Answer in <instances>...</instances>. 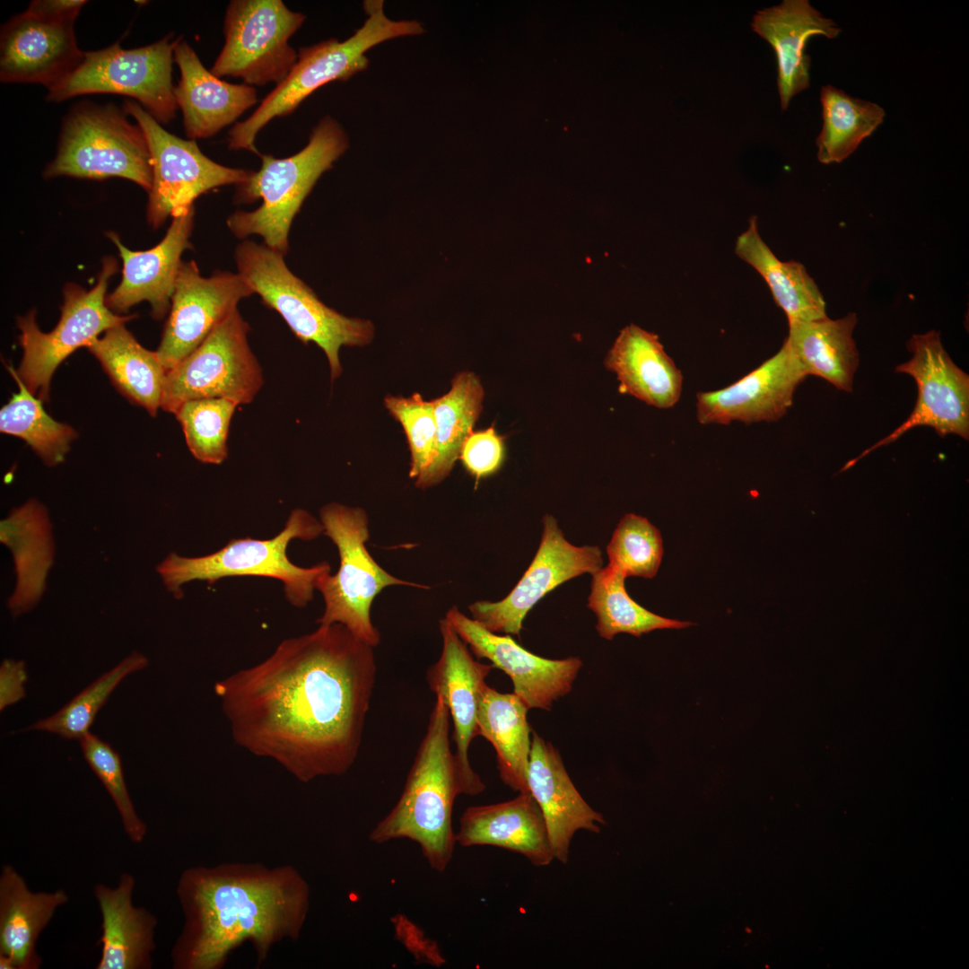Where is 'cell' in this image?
Returning a JSON list of instances; mask_svg holds the SVG:
<instances>
[{"mask_svg":"<svg viewBox=\"0 0 969 969\" xmlns=\"http://www.w3.org/2000/svg\"><path fill=\"white\" fill-rule=\"evenodd\" d=\"M808 374L784 341L781 349L731 385L696 395L702 424L775 422L792 406L798 386Z\"/></svg>","mask_w":969,"mask_h":969,"instance_id":"ffe728a7","label":"cell"},{"mask_svg":"<svg viewBox=\"0 0 969 969\" xmlns=\"http://www.w3.org/2000/svg\"><path fill=\"white\" fill-rule=\"evenodd\" d=\"M28 680L26 665L22 660L4 659L0 667V710L11 706L26 695Z\"/></svg>","mask_w":969,"mask_h":969,"instance_id":"f6af8a7d","label":"cell"},{"mask_svg":"<svg viewBox=\"0 0 969 969\" xmlns=\"http://www.w3.org/2000/svg\"><path fill=\"white\" fill-rule=\"evenodd\" d=\"M456 841L461 846H494L523 855L537 867L554 859L542 812L529 791L512 799L465 809Z\"/></svg>","mask_w":969,"mask_h":969,"instance_id":"484cf974","label":"cell"},{"mask_svg":"<svg viewBox=\"0 0 969 969\" xmlns=\"http://www.w3.org/2000/svg\"><path fill=\"white\" fill-rule=\"evenodd\" d=\"M249 326L236 310L217 325L190 354L167 371L162 406L175 413L185 402L225 398L253 401L264 379L248 342Z\"/></svg>","mask_w":969,"mask_h":969,"instance_id":"4fadbf2b","label":"cell"},{"mask_svg":"<svg viewBox=\"0 0 969 969\" xmlns=\"http://www.w3.org/2000/svg\"><path fill=\"white\" fill-rule=\"evenodd\" d=\"M179 38L167 34L158 41L132 49L119 42L84 52L80 65L48 87V100L91 93H117L134 98L159 123L168 124L178 109L172 83V61Z\"/></svg>","mask_w":969,"mask_h":969,"instance_id":"8fae6325","label":"cell"},{"mask_svg":"<svg viewBox=\"0 0 969 969\" xmlns=\"http://www.w3.org/2000/svg\"><path fill=\"white\" fill-rule=\"evenodd\" d=\"M602 564L598 546L571 544L556 519L546 515L537 554L516 586L500 601L472 603L469 612L473 619L493 633L519 636L527 614L546 594L572 578L592 575Z\"/></svg>","mask_w":969,"mask_h":969,"instance_id":"2e32d148","label":"cell"},{"mask_svg":"<svg viewBox=\"0 0 969 969\" xmlns=\"http://www.w3.org/2000/svg\"><path fill=\"white\" fill-rule=\"evenodd\" d=\"M124 112L131 115L146 137L153 167L148 192L147 220L158 228L193 209L201 195L219 187L240 185L252 170L219 164L205 155L195 140L166 131L137 101L127 100Z\"/></svg>","mask_w":969,"mask_h":969,"instance_id":"5bb4252c","label":"cell"},{"mask_svg":"<svg viewBox=\"0 0 969 969\" xmlns=\"http://www.w3.org/2000/svg\"><path fill=\"white\" fill-rule=\"evenodd\" d=\"M528 710L514 693H500L487 684L477 709L478 736L494 748L502 782L518 792L529 791L528 769L532 729L527 719Z\"/></svg>","mask_w":969,"mask_h":969,"instance_id":"4dcf8cb0","label":"cell"},{"mask_svg":"<svg viewBox=\"0 0 969 969\" xmlns=\"http://www.w3.org/2000/svg\"><path fill=\"white\" fill-rule=\"evenodd\" d=\"M117 270V260L106 257L97 283L91 290L66 284L60 319L48 333L39 328L34 310L17 318L23 355L16 373L29 391L42 402L48 401L52 376L65 358L76 349L87 347L102 332L136 317L116 314L106 304L109 282Z\"/></svg>","mask_w":969,"mask_h":969,"instance_id":"30bf717a","label":"cell"},{"mask_svg":"<svg viewBox=\"0 0 969 969\" xmlns=\"http://www.w3.org/2000/svg\"><path fill=\"white\" fill-rule=\"evenodd\" d=\"M384 404L406 433L411 455L408 475L415 481L426 472L435 452L436 423L432 400L414 393L409 397L387 396Z\"/></svg>","mask_w":969,"mask_h":969,"instance_id":"7bdbcfd3","label":"cell"},{"mask_svg":"<svg viewBox=\"0 0 969 969\" xmlns=\"http://www.w3.org/2000/svg\"><path fill=\"white\" fill-rule=\"evenodd\" d=\"M74 21H56L27 11L10 19L1 30L0 78L4 83H36L47 88L73 72L82 62Z\"/></svg>","mask_w":969,"mask_h":969,"instance_id":"44dd1931","label":"cell"},{"mask_svg":"<svg viewBox=\"0 0 969 969\" xmlns=\"http://www.w3.org/2000/svg\"><path fill=\"white\" fill-rule=\"evenodd\" d=\"M619 389L657 408H670L679 400L683 376L667 354L656 334L630 324L624 327L606 359Z\"/></svg>","mask_w":969,"mask_h":969,"instance_id":"f1b7e54d","label":"cell"},{"mask_svg":"<svg viewBox=\"0 0 969 969\" xmlns=\"http://www.w3.org/2000/svg\"><path fill=\"white\" fill-rule=\"evenodd\" d=\"M625 576L609 566L592 574L588 607L597 617L596 630L600 637L612 640L618 633L641 637L658 629H682L690 622L656 615L636 603L628 595Z\"/></svg>","mask_w":969,"mask_h":969,"instance_id":"8d00e7d4","label":"cell"},{"mask_svg":"<svg viewBox=\"0 0 969 969\" xmlns=\"http://www.w3.org/2000/svg\"><path fill=\"white\" fill-rule=\"evenodd\" d=\"M194 214L193 208L173 217L164 238L144 251H132L122 244L117 233H107L118 248L123 264L120 284L106 297V304L112 311L123 313L145 301L150 303L154 319H161L166 315L171 305L181 255L192 248L189 238Z\"/></svg>","mask_w":969,"mask_h":969,"instance_id":"7402d4cb","label":"cell"},{"mask_svg":"<svg viewBox=\"0 0 969 969\" xmlns=\"http://www.w3.org/2000/svg\"><path fill=\"white\" fill-rule=\"evenodd\" d=\"M85 3L83 0H35L26 11L49 20L75 21Z\"/></svg>","mask_w":969,"mask_h":969,"instance_id":"bcb514c9","label":"cell"},{"mask_svg":"<svg viewBox=\"0 0 969 969\" xmlns=\"http://www.w3.org/2000/svg\"><path fill=\"white\" fill-rule=\"evenodd\" d=\"M133 875L124 872L118 886L98 883L93 894L101 913V955L97 969H150L155 949L157 920L144 907L133 904Z\"/></svg>","mask_w":969,"mask_h":969,"instance_id":"4316f807","label":"cell"},{"mask_svg":"<svg viewBox=\"0 0 969 969\" xmlns=\"http://www.w3.org/2000/svg\"><path fill=\"white\" fill-rule=\"evenodd\" d=\"M751 25L775 52L778 92L785 110L796 94L809 87L810 57L805 51L808 39L816 35L834 39L842 30L808 0H784L760 10Z\"/></svg>","mask_w":969,"mask_h":969,"instance_id":"d4e9b609","label":"cell"},{"mask_svg":"<svg viewBox=\"0 0 969 969\" xmlns=\"http://www.w3.org/2000/svg\"><path fill=\"white\" fill-rule=\"evenodd\" d=\"M252 293L238 273L216 271L204 277L195 261H182L170 315L156 351L165 371L190 354L217 325L238 310L240 300Z\"/></svg>","mask_w":969,"mask_h":969,"instance_id":"e0dca14e","label":"cell"},{"mask_svg":"<svg viewBox=\"0 0 969 969\" xmlns=\"http://www.w3.org/2000/svg\"><path fill=\"white\" fill-rule=\"evenodd\" d=\"M907 348L912 358L895 371L909 374L917 384L918 397L912 412L900 426L849 460L837 474L917 426H930L942 438L956 434L969 439V376L952 361L941 344L939 332L913 335Z\"/></svg>","mask_w":969,"mask_h":969,"instance_id":"9a60e30c","label":"cell"},{"mask_svg":"<svg viewBox=\"0 0 969 969\" xmlns=\"http://www.w3.org/2000/svg\"><path fill=\"white\" fill-rule=\"evenodd\" d=\"M239 405L225 398H202L185 402L174 413L187 445L196 459L219 465L228 457V435Z\"/></svg>","mask_w":969,"mask_h":969,"instance_id":"ab89813d","label":"cell"},{"mask_svg":"<svg viewBox=\"0 0 969 969\" xmlns=\"http://www.w3.org/2000/svg\"><path fill=\"white\" fill-rule=\"evenodd\" d=\"M324 533L319 519L304 509L291 511L284 528L268 539L232 538L221 549L197 557L170 553L156 567L167 590L179 598L182 586L194 581L213 584L230 577H266L283 583L284 597L296 607L313 598L319 579L331 572L327 562L301 567L287 556L294 539L313 540Z\"/></svg>","mask_w":969,"mask_h":969,"instance_id":"8992f818","label":"cell"},{"mask_svg":"<svg viewBox=\"0 0 969 969\" xmlns=\"http://www.w3.org/2000/svg\"><path fill=\"white\" fill-rule=\"evenodd\" d=\"M0 968L1 969H15L12 960L8 956H6L4 955H2V954H0Z\"/></svg>","mask_w":969,"mask_h":969,"instance_id":"7dc6e473","label":"cell"},{"mask_svg":"<svg viewBox=\"0 0 969 969\" xmlns=\"http://www.w3.org/2000/svg\"><path fill=\"white\" fill-rule=\"evenodd\" d=\"M348 147L344 128L327 116L297 153L284 159L260 154V169L237 186L234 200L248 204L261 199L262 204L253 211L234 212L227 219L228 228L238 238L258 235L265 245L284 255L292 220L303 201Z\"/></svg>","mask_w":969,"mask_h":969,"instance_id":"277c9868","label":"cell"},{"mask_svg":"<svg viewBox=\"0 0 969 969\" xmlns=\"http://www.w3.org/2000/svg\"><path fill=\"white\" fill-rule=\"evenodd\" d=\"M458 458L475 479L476 486L480 480L501 469L505 459L504 438L496 432L494 424L472 432L465 441Z\"/></svg>","mask_w":969,"mask_h":969,"instance_id":"ee69618b","label":"cell"},{"mask_svg":"<svg viewBox=\"0 0 969 969\" xmlns=\"http://www.w3.org/2000/svg\"><path fill=\"white\" fill-rule=\"evenodd\" d=\"M450 714L436 696L425 734L395 806L369 835L375 843L407 839L420 847L428 865L442 873L454 853L452 826L456 798L466 794L454 753L450 749Z\"/></svg>","mask_w":969,"mask_h":969,"instance_id":"3957f363","label":"cell"},{"mask_svg":"<svg viewBox=\"0 0 969 969\" xmlns=\"http://www.w3.org/2000/svg\"><path fill=\"white\" fill-rule=\"evenodd\" d=\"M477 659H488L512 681L513 693L528 709L550 711L568 694L582 668L579 657L550 659L518 644L509 634L495 633L464 615L456 606L444 616Z\"/></svg>","mask_w":969,"mask_h":969,"instance_id":"ac0fdd59","label":"cell"},{"mask_svg":"<svg viewBox=\"0 0 969 969\" xmlns=\"http://www.w3.org/2000/svg\"><path fill=\"white\" fill-rule=\"evenodd\" d=\"M238 274L263 303L275 310L303 344L312 342L325 353L331 379L342 371L341 346H362L374 336L370 320L348 318L324 304L288 268L284 254L265 244L245 240L234 252Z\"/></svg>","mask_w":969,"mask_h":969,"instance_id":"52a82bcc","label":"cell"},{"mask_svg":"<svg viewBox=\"0 0 969 969\" xmlns=\"http://www.w3.org/2000/svg\"><path fill=\"white\" fill-rule=\"evenodd\" d=\"M5 367L19 391L0 410L1 432L22 439L48 467L62 463L77 437L76 431L48 415L42 401L29 391L13 367Z\"/></svg>","mask_w":969,"mask_h":969,"instance_id":"74e56055","label":"cell"},{"mask_svg":"<svg viewBox=\"0 0 969 969\" xmlns=\"http://www.w3.org/2000/svg\"><path fill=\"white\" fill-rule=\"evenodd\" d=\"M373 647L339 624L282 641L215 683L234 742L302 782L354 764L376 679Z\"/></svg>","mask_w":969,"mask_h":969,"instance_id":"6da1fadb","label":"cell"},{"mask_svg":"<svg viewBox=\"0 0 969 969\" xmlns=\"http://www.w3.org/2000/svg\"><path fill=\"white\" fill-rule=\"evenodd\" d=\"M528 785L542 812L554 859L566 864L574 834L581 830L598 834L606 820L581 797L558 750L536 732L531 738Z\"/></svg>","mask_w":969,"mask_h":969,"instance_id":"603a6c76","label":"cell"},{"mask_svg":"<svg viewBox=\"0 0 969 969\" xmlns=\"http://www.w3.org/2000/svg\"><path fill=\"white\" fill-rule=\"evenodd\" d=\"M79 741L83 758L111 797L127 836L132 842L141 843L148 828L129 796L119 754L90 731Z\"/></svg>","mask_w":969,"mask_h":969,"instance_id":"b9f144b4","label":"cell"},{"mask_svg":"<svg viewBox=\"0 0 969 969\" xmlns=\"http://www.w3.org/2000/svg\"><path fill=\"white\" fill-rule=\"evenodd\" d=\"M736 255L755 269L767 284L788 322L812 321L827 317L824 297L805 266L781 261L761 238L756 217L737 239Z\"/></svg>","mask_w":969,"mask_h":969,"instance_id":"d6a6232c","label":"cell"},{"mask_svg":"<svg viewBox=\"0 0 969 969\" xmlns=\"http://www.w3.org/2000/svg\"><path fill=\"white\" fill-rule=\"evenodd\" d=\"M484 394L479 378L473 372L462 371L452 379L446 394L432 400L436 423L435 452L426 472L415 481L417 488L432 487L450 475L480 415Z\"/></svg>","mask_w":969,"mask_h":969,"instance_id":"e575fe53","label":"cell"},{"mask_svg":"<svg viewBox=\"0 0 969 969\" xmlns=\"http://www.w3.org/2000/svg\"><path fill=\"white\" fill-rule=\"evenodd\" d=\"M148 665L147 658L132 652L113 668L78 693L53 715L39 720L24 730H41L57 734L65 739H80L92 725L100 708L113 690L129 674Z\"/></svg>","mask_w":969,"mask_h":969,"instance_id":"f35d334b","label":"cell"},{"mask_svg":"<svg viewBox=\"0 0 969 969\" xmlns=\"http://www.w3.org/2000/svg\"><path fill=\"white\" fill-rule=\"evenodd\" d=\"M324 535L336 546L339 568L332 575H322L316 583L324 599L319 625L339 624L363 642L377 647L380 633L371 617L375 598L387 587L429 586L399 579L384 570L370 554L366 542L370 537L369 519L360 507L338 502L324 505L319 511Z\"/></svg>","mask_w":969,"mask_h":969,"instance_id":"ba28073f","label":"cell"},{"mask_svg":"<svg viewBox=\"0 0 969 969\" xmlns=\"http://www.w3.org/2000/svg\"><path fill=\"white\" fill-rule=\"evenodd\" d=\"M173 57L180 71L174 95L189 139L214 136L257 103L258 94L253 86L221 80L203 65L195 50L181 37Z\"/></svg>","mask_w":969,"mask_h":969,"instance_id":"cb8c5ba5","label":"cell"},{"mask_svg":"<svg viewBox=\"0 0 969 969\" xmlns=\"http://www.w3.org/2000/svg\"><path fill=\"white\" fill-rule=\"evenodd\" d=\"M823 126L816 139L823 164L848 158L880 126L886 112L879 105L854 98L831 84L821 88Z\"/></svg>","mask_w":969,"mask_h":969,"instance_id":"d590c367","label":"cell"},{"mask_svg":"<svg viewBox=\"0 0 969 969\" xmlns=\"http://www.w3.org/2000/svg\"><path fill=\"white\" fill-rule=\"evenodd\" d=\"M0 541L12 553L16 585L7 600L13 617L32 610L39 602L54 562L52 524L46 507L30 499L0 522Z\"/></svg>","mask_w":969,"mask_h":969,"instance_id":"83f0119b","label":"cell"},{"mask_svg":"<svg viewBox=\"0 0 969 969\" xmlns=\"http://www.w3.org/2000/svg\"><path fill=\"white\" fill-rule=\"evenodd\" d=\"M857 322L855 313L838 319L790 322L785 341L808 376L820 377L850 393L860 361L852 337Z\"/></svg>","mask_w":969,"mask_h":969,"instance_id":"1f68e13d","label":"cell"},{"mask_svg":"<svg viewBox=\"0 0 969 969\" xmlns=\"http://www.w3.org/2000/svg\"><path fill=\"white\" fill-rule=\"evenodd\" d=\"M177 895L184 913L171 950L173 968L217 969L249 941L259 962L278 942L300 937L310 887L292 866L227 863L186 869Z\"/></svg>","mask_w":969,"mask_h":969,"instance_id":"7a4b0ae2","label":"cell"},{"mask_svg":"<svg viewBox=\"0 0 969 969\" xmlns=\"http://www.w3.org/2000/svg\"><path fill=\"white\" fill-rule=\"evenodd\" d=\"M441 652L427 670L431 691L440 697L451 717L452 741L456 746L455 760L466 788V795H477L485 785L473 770L468 748L478 736L477 709L485 679L493 668L492 664L476 660L467 644L445 617L439 622Z\"/></svg>","mask_w":969,"mask_h":969,"instance_id":"d6986e66","label":"cell"},{"mask_svg":"<svg viewBox=\"0 0 969 969\" xmlns=\"http://www.w3.org/2000/svg\"><path fill=\"white\" fill-rule=\"evenodd\" d=\"M69 900L63 889L32 892L25 879L11 865L0 875V954L8 956L15 969H38L41 958L36 943L58 907Z\"/></svg>","mask_w":969,"mask_h":969,"instance_id":"f546056e","label":"cell"},{"mask_svg":"<svg viewBox=\"0 0 969 969\" xmlns=\"http://www.w3.org/2000/svg\"><path fill=\"white\" fill-rule=\"evenodd\" d=\"M607 554V566L625 577L651 579L657 574L663 555L659 530L644 517L626 514L615 528Z\"/></svg>","mask_w":969,"mask_h":969,"instance_id":"60d3db41","label":"cell"},{"mask_svg":"<svg viewBox=\"0 0 969 969\" xmlns=\"http://www.w3.org/2000/svg\"><path fill=\"white\" fill-rule=\"evenodd\" d=\"M87 348L123 396L151 416L157 415L167 371L156 351L142 346L125 324L107 330Z\"/></svg>","mask_w":969,"mask_h":969,"instance_id":"836d02e7","label":"cell"},{"mask_svg":"<svg viewBox=\"0 0 969 969\" xmlns=\"http://www.w3.org/2000/svg\"><path fill=\"white\" fill-rule=\"evenodd\" d=\"M363 8L368 18L350 38L344 41L330 39L300 48L297 62L286 78L247 119L235 123L230 129V150H247L260 155L255 144L257 135L271 120L292 114L321 86L334 81H346L365 70L369 65L366 52L374 46L397 37L424 32L423 24L417 21L388 18L381 0L365 1Z\"/></svg>","mask_w":969,"mask_h":969,"instance_id":"5b68a950","label":"cell"},{"mask_svg":"<svg viewBox=\"0 0 969 969\" xmlns=\"http://www.w3.org/2000/svg\"><path fill=\"white\" fill-rule=\"evenodd\" d=\"M124 114L112 105L74 107L64 119L57 153L47 166L45 177H118L149 192L153 167L148 143L142 128Z\"/></svg>","mask_w":969,"mask_h":969,"instance_id":"9c48e42d","label":"cell"},{"mask_svg":"<svg viewBox=\"0 0 969 969\" xmlns=\"http://www.w3.org/2000/svg\"><path fill=\"white\" fill-rule=\"evenodd\" d=\"M306 16L281 0H232L223 22L224 45L210 71L245 84H279L297 62L290 38Z\"/></svg>","mask_w":969,"mask_h":969,"instance_id":"7c38bea8","label":"cell"}]
</instances>
